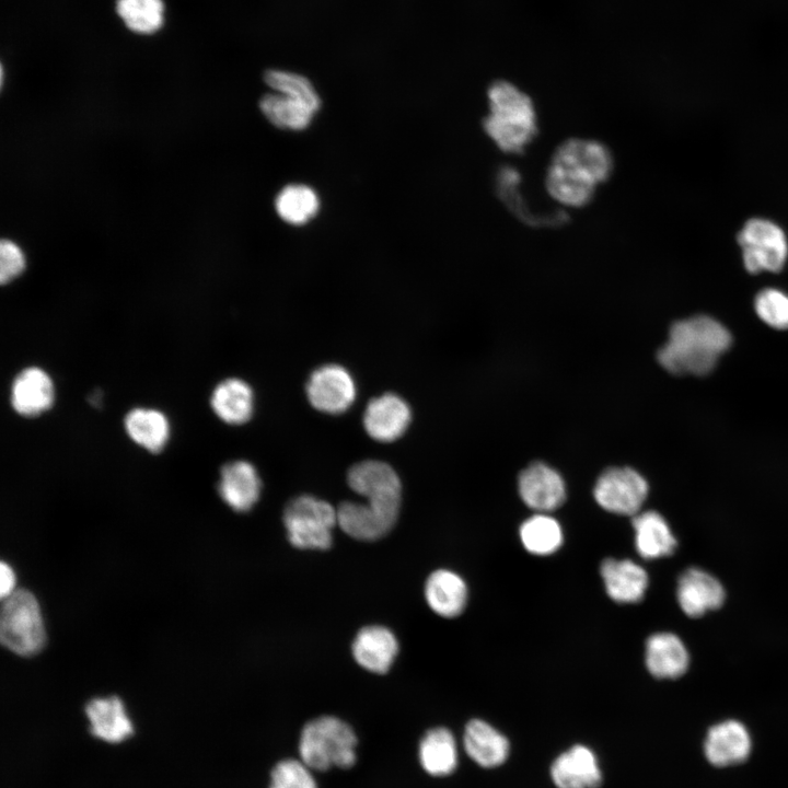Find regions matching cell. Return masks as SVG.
Instances as JSON below:
<instances>
[{
	"label": "cell",
	"instance_id": "6da1fadb",
	"mask_svg": "<svg viewBox=\"0 0 788 788\" xmlns=\"http://www.w3.org/2000/svg\"><path fill=\"white\" fill-rule=\"evenodd\" d=\"M613 171L610 149L598 140L572 138L554 151L546 171L545 186L553 199L578 208L590 202L596 187Z\"/></svg>",
	"mask_w": 788,
	"mask_h": 788
},
{
	"label": "cell",
	"instance_id": "836d02e7",
	"mask_svg": "<svg viewBox=\"0 0 788 788\" xmlns=\"http://www.w3.org/2000/svg\"><path fill=\"white\" fill-rule=\"evenodd\" d=\"M265 82L281 94L298 99L317 112L321 100L312 83L304 77L283 70H268Z\"/></svg>",
	"mask_w": 788,
	"mask_h": 788
},
{
	"label": "cell",
	"instance_id": "1f68e13d",
	"mask_svg": "<svg viewBox=\"0 0 788 788\" xmlns=\"http://www.w3.org/2000/svg\"><path fill=\"white\" fill-rule=\"evenodd\" d=\"M275 207L278 216L283 221L293 225H301L317 213L320 199L311 187L292 184L279 192L275 200Z\"/></svg>",
	"mask_w": 788,
	"mask_h": 788
},
{
	"label": "cell",
	"instance_id": "e0dca14e",
	"mask_svg": "<svg viewBox=\"0 0 788 788\" xmlns=\"http://www.w3.org/2000/svg\"><path fill=\"white\" fill-rule=\"evenodd\" d=\"M645 662L657 679H677L690 665V653L682 639L673 633H656L646 641Z\"/></svg>",
	"mask_w": 788,
	"mask_h": 788
},
{
	"label": "cell",
	"instance_id": "44dd1931",
	"mask_svg": "<svg viewBox=\"0 0 788 788\" xmlns=\"http://www.w3.org/2000/svg\"><path fill=\"white\" fill-rule=\"evenodd\" d=\"M91 733L109 743H119L134 732L120 698L109 696L93 698L85 705Z\"/></svg>",
	"mask_w": 788,
	"mask_h": 788
},
{
	"label": "cell",
	"instance_id": "7c38bea8",
	"mask_svg": "<svg viewBox=\"0 0 788 788\" xmlns=\"http://www.w3.org/2000/svg\"><path fill=\"white\" fill-rule=\"evenodd\" d=\"M726 598L721 582L704 569L691 567L677 580V603L688 617L696 618L719 609Z\"/></svg>",
	"mask_w": 788,
	"mask_h": 788
},
{
	"label": "cell",
	"instance_id": "277c9868",
	"mask_svg": "<svg viewBox=\"0 0 788 788\" xmlns=\"http://www.w3.org/2000/svg\"><path fill=\"white\" fill-rule=\"evenodd\" d=\"M356 745L357 738L349 725L339 718L323 716L304 726L299 752L301 761L311 769L348 768L356 762Z\"/></svg>",
	"mask_w": 788,
	"mask_h": 788
},
{
	"label": "cell",
	"instance_id": "d590c367",
	"mask_svg": "<svg viewBox=\"0 0 788 788\" xmlns=\"http://www.w3.org/2000/svg\"><path fill=\"white\" fill-rule=\"evenodd\" d=\"M310 770L302 761L283 760L274 767L269 788H317Z\"/></svg>",
	"mask_w": 788,
	"mask_h": 788
},
{
	"label": "cell",
	"instance_id": "83f0119b",
	"mask_svg": "<svg viewBox=\"0 0 788 788\" xmlns=\"http://www.w3.org/2000/svg\"><path fill=\"white\" fill-rule=\"evenodd\" d=\"M124 426L129 438L151 453L161 452L167 442L169 421L157 409L134 408L125 416Z\"/></svg>",
	"mask_w": 788,
	"mask_h": 788
},
{
	"label": "cell",
	"instance_id": "8992f818",
	"mask_svg": "<svg viewBox=\"0 0 788 788\" xmlns=\"http://www.w3.org/2000/svg\"><path fill=\"white\" fill-rule=\"evenodd\" d=\"M282 521L292 546L323 551L332 546L337 510L325 500L302 495L287 503Z\"/></svg>",
	"mask_w": 788,
	"mask_h": 788
},
{
	"label": "cell",
	"instance_id": "f1b7e54d",
	"mask_svg": "<svg viewBox=\"0 0 788 788\" xmlns=\"http://www.w3.org/2000/svg\"><path fill=\"white\" fill-rule=\"evenodd\" d=\"M419 758L424 769L432 776L451 774L457 764L452 733L442 727L427 731L419 744Z\"/></svg>",
	"mask_w": 788,
	"mask_h": 788
},
{
	"label": "cell",
	"instance_id": "d6a6232c",
	"mask_svg": "<svg viewBox=\"0 0 788 788\" xmlns=\"http://www.w3.org/2000/svg\"><path fill=\"white\" fill-rule=\"evenodd\" d=\"M116 11L125 25L135 33L151 34L163 25L162 0H117Z\"/></svg>",
	"mask_w": 788,
	"mask_h": 788
},
{
	"label": "cell",
	"instance_id": "52a82bcc",
	"mask_svg": "<svg viewBox=\"0 0 788 788\" xmlns=\"http://www.w3.org/2000/svg\"><path fill=\"white\" fill-rule=\"evenodd\" d=\"M745 269L750 274L780 271L788 257L784 230L764 218L749 219L737 236Z\"/></svg>",
	"mask_w": 788,
	"mask_h": 788
},
{
	"label": "cell",
	"instance_id": "d4e9b609",
	"mask_svg": "<svg viewBox=\"0 0 788 788\" xmlns=\"http://www.w3.org/2000/svg\"><path fill=\"white\" fill-rule=\"evenodd\" d=\"M210 404L221 420L230 425H241L252 417L254 394L246 382L230 378L215 387Z\"/></svg>",
	"mask_w": 788,
	"mask_h": 788
},
{
	"label": "cell",
	"instance_id": "3957f363",
	"mask_svg": "<svg viewBox=\"0 0 788 788\" xmlns=\"http://www.w3.org/2000/svg\"><path fill=\"white\" fill-rule=\"evenodd\" d=\"M489 112L483 128L506 153H521L537 134L531 99L513 84L497 81L488 90Z\"/></svg>",
	"mask_w": 788,
	"mask_h": 788
},
{
	"label": "cell",
	"instance_id": "8fae6325",
	"mask_svg": "<svg viewBox=\"0 0 788 788\" xmlns=\"http://www.w3.org/2000/svg\"><path fill=\"white\" fill-rule=\"evenodd\" d=\"M518 488L523 502L538 513L557 509L566 499V486L559 473L541 462L532 463L520 473Z\"/></svg>",
	"mask_w": 788,
	"mask_h": 788
},
{
	"label": "cell",
	"instance_id": "2e32d148",
	"mask_svg": "<svg viewBox=\"0 0 788 788\" xmlns=\"http://www.w3.org/2000/svg\"><path fill=\"white\" fill-rule=\"evenodd\" d=\"M260 489V478L250 462L233 461L221 467L218 493L234 511L251 510L259 498Z\"/></svg>",
	"mask_w": 788,
	"mask_h": 788
},
{
	"label": "cell",
	"instance_id": "603a6c76",
	"mask_svg": "<svg viewBox=\"0 0 788 788\" xmlns=\"http://www.w3.org/2000/svg\"><path fill=\"white\" fill-rule=\"evenodd\" d=\"M425 598L430 609L438 615L455 617L465 607L467 588L457 573L448 569H438L426 580Z\"/></svg>",
	"mask_w": 788,
	"mask_h": 788
},
{
	"label": "cell",
	"instance_id": "5b68a950",
	"mask_svg": "<svg viewBox=\"0 0 788 788\" xmlns=\"http://www.w3.org/2000/svg\"><path fill=\"white\" fill-rule=\"evenodd\" d=\"M0 641L21 657H34L46 644V633L38 602L26 589L14 590L4 598L0 613Z\"/></svg>",
	"mask_w": 788,
	"mask_h": 788
},
{
	"label": "cell",
	"instance_id": "8d00e7d4",
	"mask_svg": "<svg viewBox=\"0 0 788 788\" xmlns=\"http://www.w3.org/2000/svg\"><path fill=\"white\" fill-rule=\"evenodd\" d=\"M26 267L24 253L14 242L2 240L0 244V282L9 283Z\"/></svg>",
	"mask_w": 788,
	"mask_h": 788
},
{
	"label": "cell",
	"instance_id": "9c48e42d",
	"mask_svg": "<svg viewBox=\"0 0 788 788\" xmlns=\"http://www.w3.org/2000/svg\"><path fill=\"white\" fill-rule=\"evenodd\" d=\"M647 480L630 467H611L598 478L593 495L604 510L624 515H635L648 495Z\"/></svg>",
	"mask_w": 788,
	"mask_h": 788
},
{
	"label": "cell",
	"instance_id": "ac0fdd59",
	"mask_svg": "<svg viewBox=\"0 0 788 788\" xmlns=\"http://www.w3.org/2000/svg\"><path fill=\"white\" fill-rule=\"evenodd\" d=\"M558 788H598L602 774L595 755L583 745H575L560 754L551 767Z\"/></svg>",
	"mask_w": 788,
	"mask_h": 788
},
{
	"label": "cell",
	"instance_id": "cb8c5ba5",
	"mask_svg": "<svg viewBox=\"0 0 788 788\" xmlns=\"http://www.w3.org/2000/svg\"><path fill=\"white\" fill-rule=\"evenodd\" d=\"M520 174L510 166L499 167L496 174V190L499 198L515 217L531 225H560L567 217L563 211L547 213L534 212L520 192Z\"/></svg>",
	"mask_w": 788,
	"mask_h": 788
},
{
	"label": "cell",
	"instance_id": "ba28073f",
	"mask_svg": "<svg viewBox=\"0 0 788 788\" xmlns=\"http://www.w3.org/2000/svg\"><path fill=\"white\" fill-rule=\"evenodd\" d=\"M349 487L367 499V505L395 524L402 497L396 472L386 463L368 460L355 464L348 472Z\"/></svg>",
	"mask_w": 788,
	"mask_h": 788
},
{
	"label": "cell",
	"instance_id": "f546056e",
	"mask_svg": "<svg viewBox=\"0 0 788 788\" xmlns=\"http://www.w3.org/2000/svg\"><path fill=\"white\" fill-rule=\"evenodd\" d=\"M259 107L273 125L291 130L306 128L316 113L302 101L278 92L264 95Z\"/></svg>",
	"mask_w": 788,
	"mask_h": 788
},
{
	"label": "cell",
	"instance_id": "4316f807",
	"mask_svg": "<svg viewBox=\"0 0 788 788\" xmlns=\"http://www.w3.org/2000/svg\"><path fill=\"white\" fill-rule=\"evenodd\" d=\"M337 510V524L349 536L361 541H375L387 534L394 523L371 509L367 503L341 502Z\"/></svg>",
	"mask_w": 788,
	"mask_h": 788
},
{
	"label": "cell",
	"instance_id": "74e56055",
	"mask_svg": "<svg viewBox=\"0 0 788 788\" xmlns=\"http://www.w3.org/2000/svg\"><path fill=\"white\" fill-rule=\"evenodd\" d=\"M0 595L2 599L7 598L9 594H11L14 590V583H15V577L14 573L9 565H7L4 561H1L0 565Z\"/></svg>",
	"mask_w": 788,
	"mask_h": 788
},
{
	"label": "cell",
	"instance_id": "5bb4252c",
	"mask_svg": "<svg viewBox=\"0 0 788 788\" xmlns=\"http://www.w3.org/2000/svg\"><path fill=\"white\" fill-rule=\"evenodd\" d=\"M351 652L356 662L363 669L385 674L398 652V641L395 635L384 626H366L357 633L351 645Z\"/></svg>",
	"mask_w": 788,
	"mask_h": 788
},
{
	"label": "cell",
	"instance_id": "484cf974",
	"mask_svg": "<svg viewBox=\"0 0 788 788\" xmlns=\"http://www.w3.org/2000/svg\"><path fill=\"white\" fill-rule=\"evenodd\" d=\"M464 746L470 757L484 767L502 764L509 754L508 740L494 727L479 719L467 723Z\"/></svg>",
	"mask_w": 788,
	"mask_h": 788
},
{
	"label": "cell",
	"instance_id": "30bf717a",
	"mask_svg": "<svg viewBox=\"0 0 788 788\" xmlns=\"http://www.w3.org/2000/svg\"><path fill=\"white\" fill-rule=\"evenodd\" d=\"M311 405L327 414H341L355 401L356 384L351 374L338 364H325L312 372L306 383Z\"/></svg>",
	"mask_w": 788,
	"mask_h": 788
},
{
	"label": "cell",
	"instance_id": "e575fe53",
	"mask_svg": "<svg viewBox=\"0 0 788 788\" xmlns=\"http://www.w3.org/2000/svg\"><path fill=\"white\" fill-rule=\"evenodd\" d=\"M755 312L768 326L788 329V294L776 288L761 290L754 300Z\"/></svg>",
	"mask_w": 788,
	"mask_h": 788
},
{
	"label": "cell",
	"instance_id": "ffe728a7",
	"mask_svg": "<svg viewBox=\"0 0 788 788\" xmlns=\"http://www.w3.org/2000/svg\"><path fill=\"white\" fill-rule=\"evenodd\" d=\"M751 740L746 728L737 720L715 725L705 740V754L716 766L737 764L746 758Z\"/></svg>",
	"mask_w": 788,
	"mask_h": 788
},
{
	"label": "cell",
	"instance_id": "4fadbf2b",
	"mask_svg": "<svg viewBox=\"0 0 788 788\" xmlns=\"http://www.w3.org/2000/svg\"><path fill=\"white\" fill-rule=\"evenodd\" d=\"M410 420L412 412L408 404L393 393L371 399L363 414L367 433L380 442H391L402 437Z\"/></svg>",
	"mask_w": 788,
	"mask_h": 788
},
{
	"label": "cell",
	"instance_id": "d6986e66",
	"mask_svg": "<svg viewBox=\"0 0 788 788\" xmlns=\"http://www.w3.org/2000/svg\"><path fill=\"white\" fill-rule=\"evenodd\" d=\"M600 572L607 595L618 603H637L648 588L646 570L630 559L606 558Z\"/></svg>",
	"mask_w": 788,
	"mask_h": 788
},
{
	"label": "cell",
	"instance_id": "7402d4cb",
	"mask_svg": "<svg viewBox=\"0 0 788 788\" xmlns=\"http://www.w3.org/2000/svg\"><path fill=\"white\" fill-rule=\"evenodd\" d=\"M637 553L645 559H656L673 554L676 540L665 521L657 511H645L634 515Z\"/></svg>",
	"mask_w": 788,
	"mask_h": 788
},
{
	"label": "cell",
	"instance_id": "4dcf8cb0",
	"mask_svg": "<svg viewBox=\"0 0 788 788\" xmlns=\"http://www.w3.org/2000/svg\"><path fill=\"white\" fill-rule=\"evenodd\" d=\"M519 533L524 548L534 555L553 554L563 544L560 524L545 513H536L526 519L521 524Z\"/></svg>",
	"mask_w": 788,
	"mask_h": 788
},
{
	"label": "cell",
	"instance_id": "9a60e30c",
	"mask_svg": "<svg viewBox=\"0 0 788 788\" xmlns=\"http://www.w3.org/2000/svg\"><path fill=\"white\" fill-rule=\"evenodd\" d=\"M10 401L13 409L24 417H35L54 403V385L49 375L38 367L23 369L14 378Z\"/></svg>",
	"mask_w": 788,
	"mask_h": 788
},
{
	"label": "cell",
	"instance_id": "7a4b0ae2",
	"mask_svg": "<svg viewBox=\"0 0 788 788\" xmlns=\"http://www.w3.org/2000/svg\"><path fill=\"white\" fill-rule=\"evenodd\" d=\"M732 343L729 331L708 315L675 322L657 358L668 372L676 375H705L717 364Z\"/></svg>",
	"mask_w": 788,
	"mask_h": 788
}]
</instances>
